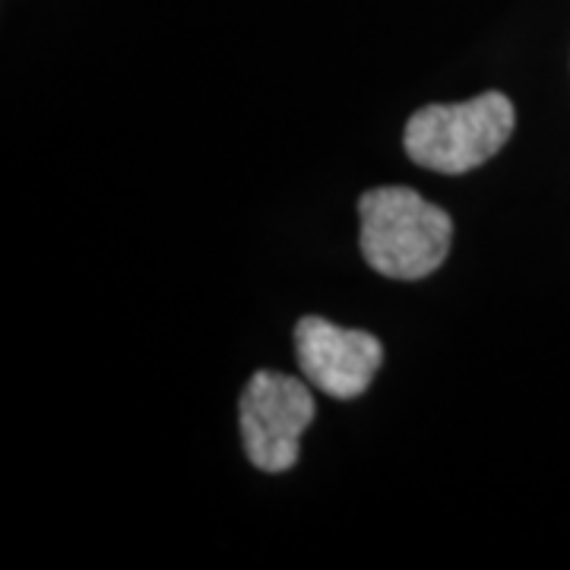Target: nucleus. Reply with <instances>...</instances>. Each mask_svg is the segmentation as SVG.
<instances>
[{"mask_svg": "<svg viewBox=\"0 0 570 570\" xmlns=\"http://www.w3.org/2000/svg\"><path fill=\"white\" fill-rule=\"evenodd\" d=\"M362 257L387 279H425L441 269L453 242V219L412 187H374L358 200Z\"/></svg>", "mask_w": 570, "mask_h": 570, "instance_id": "f257e3e1", "label": "nucleus"}, {"mask_svg": "<svg viewBox=\"0 0 570 570\" xmlns=\"http://www.w3.org/2000/svg\"><path fill=\"white\" fill-rule=\"evenodd\" d=\"M513 105L504 92H482L460 105H425L406 124L409 159L428 171L466 175L494 159L513 134Z\"/></svg>", "mask_w": 570, "mask_h": 570, "instance_id": "f03ea898", "label": "nucleus"}, {"mask_svg": "<svg viewBox=\"0 0 570 570\" xmlns=\"http://www.w3.org/2000/svg\"><path fill=\"white\" fill-rule=\"evenodd\" d=\"M317 406L302 381L279 371H257L242 393V438L247 460L264 472H285L298 463V441Z\"/></svg>", "mask_w": 570, "mask_h": 570, "instance_id": "7ed1b4c3", "label": "nucleus"}, {"mask_svg": "<svg viewBox=\"0 0 570 570\" xmlns=\"http://www.w3.org/2000/svg\"><path fill=\"white\" fill-rule=\"evenodd\" d=\"M295 352L307 381L336 400L362 396L384 362V346L377 336L330 324L314 314L295 324Z\"/></svg>", "mask_w": 570, "mask_h": 570, "instance_id": "20e7f679", "label": "nucleus"}]
</instances>
